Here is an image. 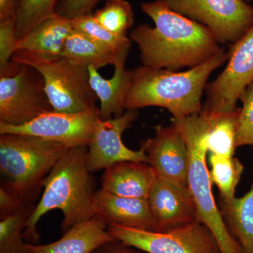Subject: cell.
<instances>
[{
  "label": "cell",
  "instance_id": "obj_1",
  "mask_svg": "<svg viewBox=\"0 0 253 253\" xmlns=\"http://www.w3.org/2000/svg\"><path fill=\"white\" fill-rule=\"evenodd\" d=\"M141 7L155 25H139L129 34L139 46L142 66L172 71L193 68L222 50L207 27L173 11L163 0L144 2Z\"/></svg>",
  "mask_w": 253,
  "mask_h": 253
},
{
  "label": "cell",
  "instance_id": "obj_2",
  "mask_svg": "<svg viewBox=\"0 0 253 253\" xmlns=\"http://www.w3.org/2000/svg\"><path fill=\"white\" fill-rule=\"evenodd\" d=\"M88 146L71 147L56 163L43 182L42 196L23 231L26 243L38 244L37 229L42 217L53 210L62 212L63 234L76 224L90 219L94 211V179L86 167Z\"/></svg>",
  "mask_w": 253,
  "mask_h": 253
},
{
  "label": "cell",
  "instance_id": "obj_3",
  "mask_svg": "<svg viewBox=\"0 0 253 253\" xmlns=\"http://www.w3.org/2000/svg\"><path fill=\"white\" fill-rule=\"evenodd\" d=\"M229 57L228 51L222 49L206 62L184 72L144 66L136 68L124 109L158 106L168 109L175 119L199 113L202 109L201 99L208 78Z\"/></svg>",
  "mask_w": 253,
  "mask_h": 253
},
{
  "label": "cell",
  "instance_id": "obj_4",
  "mask_svg": "<svg viewBox=\"0 0 253 253\" xmlns=\"http://www.w3.org/2000/svg\"><path fill=\"white\" fill-rule=\"evenodd\" d=\"M69 148L36 136L0 134V186L33 204L44 179Z\"/></svg>",
  "mask_w": 253,
  "mask_h": 253
},
{
  "label": "cell",
  "instance_id": "obj_5",
  "mask_svg": "<svg viewBox=\"0 0 253 253\" xmlns=\"http://www.w3.org/2000/svg\"><path fill=\"white\" fill-rule=\"evenodd\" d=\"M12 61L38 70L54 111L78 113L99 111L97 96L91 88L88 68L63 57L48 58L19 50Z\"/></svg>",
  "mask_w": 253,
  "mask_h": 253
},
{
  "label": "cell",
  "instance_id": "obj_6",
  "mask_svg": "<svg viewBox=\"0 0 253 253\" xmlns=\"http://www.w3.org/2000/svg\"><path fill=\"white\" fill-rule=\"evenodd\" d=\"M172 125L184 138L189 154L188 187L197 207L199 219L211 229L221 253H242L241 247L226 228L212 193V181L206 164L207 149L200 140L190 116L173 119Z\"/></svg>",
  "mask_w": 253,
  "mask_h": 253
},
{
  "label": "cell",
  "instance_id": "obj_7",
  "mask_svg": "<svg viewBox=\"0 0 253 253\" xmlns=\"http://www.w3.org/2000/svg\"><path fill=\"white\" fill-rule=\"evenodd\" d=\"M53 111L38 70L12 60L0 67V123L21 126Z\"/></svg>",
  "mask_w": 253,
  "mask_h": 253
},
{
  "label": "cell",
  "instance_id": "obj_8",
  "mask_svg": "<svg viewBox=\"0 0 253 253\" xmlns=\"http://www.w3.org/2000/svg\"><path fill=\"white\" fill-rule=\"evenodd\" d=\"M115 239L145 253H221L215 236L197 220L166 232L109 224Z\"/></svg>",
  "mask_w": 253,
  "mask_h": 253
},
{
  "label": "cell",
  "instance_id": "obj_9",
  "mask_svg": "<svg viewBox=\"0 0 253 253\" xmlns=\"http://www.w3.org/2000/svg\"><path fill=\"white\" fill-rule=\"evenodd\" d=\"M178 14L207 27L221 44H232L253 25V7L244 0H163Z\"/></svg>",
  "mask_w": 253,
  "mask_h": 253
},
{
  "label": "cell",
  "instance_id": "obj_10",
  "mask_svg": "<svg viewBox=\"0 0 253 253\" xmlns=\"http://www.w3.org/2000/svg\"><path fill=\"white\" fill-rule=\"evenodd\" d=\"M229 57L224 71L206 88L202 111L231 112L253 81V25L241 39L229 45Z\"/></svg>",
  "mask_w": 253,
  "mask_h": 253
},
{
  "label": "cell",
  "instance_id": "obj_11",
  "mask_svg": "<svg viewBox=\"0 0 253 253\" xmlns=\"http://www.w3.org/2000/svg\"><path fill=\"white\" fill-rule=\"evenodd\" d=\"M99 111L78 113H44L21 126L0 123V134H21L61 143L68 147L88 146L97 123Z\"/></svg>",
  "mask_w": 253,
  "mask_h": 253
},
{
  "label": "cell",
  "instance_id": "obj_12",
  "mask_svg": "<svg viewBox=\"0 0 253 253\" xmlns=\"http://www.w3.org/2000/svg\"><path fill=\"white\" fill-rule=\"evenodd\" d=\"M138 116V110H126L120 117L99 119L86 154V167L89 172L105 169L123 161L149 163L144 149L133 151L126 147L123 133Z\"/></svg>",
  "mask_w": 253,
  "mask_h": 253
},
{
  "label": "cell",
  "instance_id": "obj_13",
  "mask_svg": "<svg viewBox=\"0 0 253 253\" xmlns=\"http://www.w3.org/2000/svg\"><path fill=\"white\" fill-rule=\"evenodd\" d=\"M149 165L158 176L188 187L189 154L184 138L173 126H158L155 136L141 142Z\"/></svg>",
  "mask_w": 253,
  "mask_h": 253
},
{
  "label": "cell",
  "instance_id": "obj_14",
  "mask_svg": "<svg viewBox=\"0 0 253 253\" xmlns=\"http://www.w3.org/2000/svg\"><path fill=\"white\" fill-rule=\"evenodd\" d=\"M147 200L158 232H166L199 220L196 202L189 187L157 175Z\"/></svg>",
  "mask_w": 253,
  "mask_h": 253
},
{
  "label": "cell",
  "instance_id": "obj_15",
  "mask_svg": "<svg viewBox=\"0 0 253 253\" xmlns=\"http://www.w3.org/2000/svg\"><path fill=\"white\" fill-rule=\"evenodd\" d=\"M94 211L107 225L156 231L147 199L117 196L100 189L95 193Z\"/></svg>",
  "mask_w": 253,
  "mask_h": 253
},
{
  "label": "cell",
  "instance_id": "obj_16",
  "mask_svg": "<svg viewBox=\"0 0 253 253\" xmlns=\"http://www.w3.org/2000/svg\"><path fill=\"white\" fill-rule=\"evenodd\" d=\"M156 177L149 163L123 161L104 169L101 189L117 196L148 199Z\"/></svg>",
  "mask_w": 253,
  "mask_h": 253
},
{
  "label": "cell",
  "instance_id": "obj_17",
  "mask_svg": "<svg viewBox=\"0 0 253 253\" xmlns=\"http://www.w3.org/2000/svg\"><path fill=\"white\" fill-rule=\"evenodd\" d=\"M108 225L94 216L76 224L58 241L45 245L26 244L29 253H92L95 250L114 239Z\"/></svg>",
  "mask_w": 253,
  "mask_h": 253
},
{
  "label": "cell",
  "instance_id": "obj_18",
  "mask_svg": "<svg viewBox=\"0 0 253 253\" xmlns=\"http://www.w3.org/2000/svg\"><path fill=\"white\" fill-rule=\"evenodd\" d=\"M128 54L118 56L115 63L114 74L110 79H105L93 66H88L91 88L100 101L99 118L111 119L120 117L124 111L125 99L134 72L125 67Z\"/></svg>",
  "mask_w": 253,
  "mask_h": 253
},
{
  "label": "cell",
  "instance_id": "obj_19",
  "mask_svg": "<svg viewBox=\"0 0 253 253\" xmlns=\"http://www.w3.org/2000/svg\"><path fill=\"white\" fill-rule=\"evenodd\" d=\"M73 31L71 19L54 15L18 40L16 51L23 50L44 57H59L65 42Z\"/></svg>",
  "mask_w": 253,
  "mask_h": 253
},
{
  "label": "cell",
  "instance_id": "obj_20",
  "mask_svg": "<svg viewBox=\"0 0 253 253\" xmlns=\"http://www.w3.org/2000/svg\"><path fill=\"white\" fill-rule=\"evenodd\" d=\"M219 206L226 228L242 253H253V183L243 197L219 199Z\"/></svg>",
  "mask_w": 253,
  "mask_h": 253
},
{
  "label": "cell",
  "instance_id": "obj_21",
  "mask_svg": "<svg viewBox=\"0 0 253 253\" xmlns=\"http://www.w3.org/2000/svg\"><path fill=\"white\" fill-rule=\"evenodd\" d=\"M122 54H116L113 50L75 30L68 37L61 53L63 57L87 68L93 66L98 71L108 65L114 66L118 56Z\"/></svg>",
  "mask_w": 253,
  "mask_h": 253
},
{
  "label": "cell",
  "instance_id": "obj_22",
  "mask_svg": "<svg viewBox=\"0 0 253 253\" xmlns=\"http://www.w3.org/2000/svg\"><path fill=\"white\" fill-rule=\"evenodd\" d=\"M211 179L217 186L219 199L230 201L235 198L236 188L241 179L244 166L234 156L211 154Z\"/></svg>",
  "mask_w": 253,
  "mask_h": 253
},
{
  "label": "cell",
  "instance_id": "obj_23",
  "mask_svg": "<svg viewBox=\"0 0 253 253\" xmlns=\"http://www.w3.org/2000/svg\"><path fill=\"white\" fill-rule=\"evenodd\" d=\"M36 205H26L12 215L0 219V253H29L23 231Z\"/></svg>",
  "mask_w": 253,
  "mask_h": 253
},
{
  "label": "cell",
  "instance_id": "obj_24",
  "mask_svg": "<svg viewBox=\"0 0 253 253\" xmlns=\"http://www.w3.org/2000/svg\"><path fill=\"white\" fill-rule=\"evenodd\" d=\"M93 16L102 27L118 36H126L134 24V11L127 0H106Z\"/></svg>",
  "mask_w": 253,
  "mask_h": 253
},
{
  "label": "cell",
  "instance_id": "obj_25",
  "mask_svg": "<svg viewBox=\"0 0 253 253\" xmlns=\"http://www.w3.org/2000/svg\"><path fill=\"white\" fill-rule=\"evenodd\" d=\"M71 20L73 30L81 32L101 45L118 54L129 53L131 40L126 36H118L108 31L95 19L92 13Z\"/></svg>",
  "mask_w": 253,
  "mask_h": 253
},
{
  "label": "cell",
  "instance_id": "obj_26",
  "mask_svg": "<svg viewBox=\"0 0 253 253\" xmlns=\"http://www.w3.org/2000/svg\"><path fill=\"white\" fill-rule=\"evenodd\" d=\"M59 0H22L16 16V36L21 39L44 20L56 15Z\"/></svg>",
  "mask_w": 253,
  "mask_h": 253
},
{
  "label": "cell",
  "instance_id": "obj_27",
  "mask_svg": "<svg viewBox=\"0 0 253 253\" xmlns=\"http://www.w3.org/2000/svg\"><path fill=\"white\" fill-rule=\"evenodd\" d=\"M240 100L243 107L240 111L237 131L236 148L245 145L253 146V81L248 86Z\"/></svg>",
  "mask_w": 253,
  "mask_h": 253
},
{
  "label": "cell",
  "instance_id": "obj_28",
  "mask_svg": "<svg viewBox=\"0 0 253 253\" xmlns=\"http://www.w3.org/2000/svg\"><path fill=\"white\" fill-rule=\"evenodd\" d=\"M16 18L0 21V67L9 62L16 51Z\"/></svg>",
  "mask_w": 253,
  "mask_h": 253
},
{
  "label": "cell",
  "instance_id": "obj_29",
  "mask_svg": "<svg viewBox=\"0 0 253 253\" xmlns=\"http://www.w3.org/2000/svg\"><path fill=\"white\" fill-rule=\"evenodd\" d=\"M104 0H59L56 14L68 19L91 14L96 5ZM106 1V0H105Z\"/></svg>",
  "mask_w": 253,
  "mask_h": 253
},
{
  "label": "cell",
  "instance_id": "obj_30",
  "mask_svg": "<svg viewBox=\"0 0 253 253\" xmlns=\"http://www.w3.org/2000/svg\"><path fill=\"white\" fill-rule=\"evenodd\" d=\"M27 204L16 194L0 186V219L12 215Z\"/></svg>",
  "mask_w": 253,
  "mask_h": 253
},
{
  "label": "cell",
  "instance_id": "obj_31",
  "mask_svg": "<svg viewBox=\"0 0 253 253\" xmlns=\"http://www.w3.org/2000/svg\"><path fill=\"white\" fill-rule=\"evenodd\" d=\"M92 253H145L135 248L128 246L120 241L113 239L95 250Z\"/></svg>",
  "mask_w": 253,
  "mask_h": 253
},
{
  "label": "cell",
  "instance_id": "obj_32",
  "mask_svg": "<svg viewBox=\"0 0 253 253\" xmlns=\"http://www.w3.org/2000/svg\"><path fill=\"white\" fill-rule=\"evenodd\" d=\"M22 0H0V21L16 18Z\"/></svg>",
  "mask_w": 253,
  "mask_h": 253
},
{
  "label": "cell",
  "instance_id": "obj_33",
  "mask_svg": "<svg viewBox=\"0 0 253 253\" xmlns=\"http://www.w3.org/2000/svg\"><path fill=\"white\" fill-rule=\"evenodd\" d=\"M251 1H253V0H251Z\"/></svg>",
  "mask_w": 253,
  "mask_h": 253
}]
</instances>
